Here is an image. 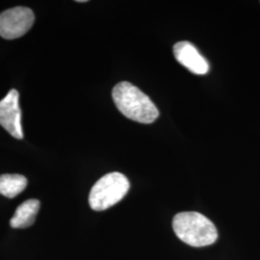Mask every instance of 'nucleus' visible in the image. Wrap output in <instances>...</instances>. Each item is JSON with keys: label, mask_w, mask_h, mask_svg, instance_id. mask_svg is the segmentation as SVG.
<instances>
[{"label": "nucleus", "mask_w": 260, "mask_h": 260, "mask_svg": "<svg viewBox=\"0 0 260 260\" xmlns=\"http://www.w3.org/2000/svg\"><path fill=\"white\" fill-rule=\"evenodd\" d=\"M112 98L121 114L132 121L151 123L159 116L157 107L149 96L129 82L117 84L113 88Z\"/></svg>", "instance_id": "f257e3e1"}, {"label": "nucleus", "mask_w": 260, "mask_h": 260, "mask_svg": "<svg viewBox=\"0 0 260 260\" xmlns=\"http://www.w3.org/2000/svg\"><path fill=\"white\" fill-rule=\"evenodd\" d=\"M173 229L177 237L192 247L212 245L218 239L217 228L205 215L195 212H180L173 219Z\"/></svg>", "instance_id": "f03ea898"}, {"label": "nucleus", "mask_w": 260, "mask_h": 260, "mask_svg": "<svg viewBox=\"0 0 260 260\" xmlns=\"http://www.w3.org/2000/svg\"><path fill=\"white\" fill-rule=\"evenodd\" d=\"M129 181L118 172L109 173L100 178L92 187L89 205L94 211H103L118 204L127 194Z\"/></svg>", "instance_id": "7ed1b4c3"}, {"label": "nucleus", "mask_w": 260, "mask_h": 260, "mask_svg": "<svg viewBox=\"0 0 260 260\" xmlns=\"http://www.w3.org/2000/svg\"><path fill=\"white\" fill-rule=\"evenodd\" d=\"M34 13L27 7H15L0 14V36L6 40L22 37L31 29Z\"/></svg>", "instance_id": "20e7f679"}, {"label": "nucleus", "mask_w": 260, "mask_h": 260, "mask_svg": "<svg viewBox=\"0 0 260 260\" xmlns=\"http://www.w3.org/2000/svg\"><path fill=\"white\" fill-rule=\"evenodd\" d=\"M19 100V92L12 89L5 98L0 101V124L16 139H23L21 109Z\"/></svg>", "instance_id": "39448f33"}, {"label": "nucleus", "mask_w": 260, "mask_h": 260, "mask_svg": "<svg viewBox=\"0 0 260 260\" xmlns=\"http://www.w3.org/2000/svg\"><path fill=\"white\" fill-rule=\"evenodd\" d=\"M173 50L177 62L185 67L192 74L204 75L209 72L208 62L190 42H178L173 47Z\"/></svg>", "instance_id": "423d86ee"}, {"label": "nucleus", "mask_w": 260, "mask_h": 260, "mask_svg": "<svg viewBox=\"0 0 260 260\" xmlns=\"http://www.w3.org/2000/svg\"><path fill=\"white\" fill-rule=\"evenodd\" d=\"M40 206L41 203L36 199L25 201L16 209L13 218L10 220V225L14 229H26L35 223Z\"/></svg>", "instance_id": "0eeeda50"}, {"label": "nucleus", "mask_w": 260, "mask_h": 260, "mask_svg": "<svg viewBox=\"0 0 260 260\" xmlns=\"http://www.w3.org/2000/svg\"><path fill=\"white\" fill-rule=\"evenodd\" d=\"M27 186V178L21 175L5 174L0 176V194L13 199L19 195Z\"/></svg>", "instance_id": "6e6552de"}]
</instances>
